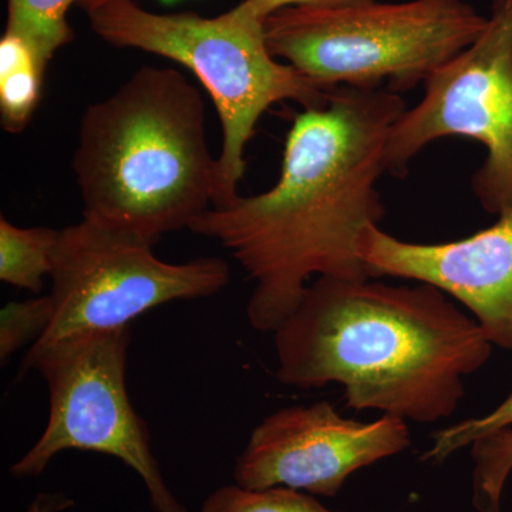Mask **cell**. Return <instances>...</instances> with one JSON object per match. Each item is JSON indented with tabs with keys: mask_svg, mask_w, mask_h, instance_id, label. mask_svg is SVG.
<instances>
[{
	"mask_svg": "<svg viewBox=\"0 0 512 512\" xmlns=\"http://www.w3.org/2000/svg\"><path fill=\"white\" fill-rule=\"evenodd\" d=\"M406 110L387 87H333L325 106L296 114L271 190L238 194L192 222L190 231L220 242L254 281L252 328L274 333L312 275L370 278L357 245L386 212L376 184L390 131Z\"/></svg>",
	"mask_w": 512,
	"mask_h": 512,
	"instance_id": "obj_1",
	"label": "cell"
},
{
	"mask_svg": "<svg viewBox=\"0 0 512 512\" xmlns=\"http://www.w3.org/2000/svg\"><path fill=\"white\" fill-rule=\"evenodd\" d=\"M320 276L274 330L276 379L343 387L346 407L430 424L453 416L464 379L493 345L476 319L434 285Z\"/></svg>",
	"mask_w": 512,
	"mask_h": 512,
	"instance_id": "obj_2",
	"label": "cell"
},
{
	"mask_svg": "<svg viewBox=\"0 0 512 512\" xmlns=\"http://www.w3.org/2000/svg\"><path fill=\"white\" fill-rule=\"evenodd\" d=\"M73 171L83 218L154 245L222 202L204 99L171 67H141L87 107Z\"/></svg>",
	"mask_w": 512,
	"mask_h": 512,
	"instance_id": "obj_3",
	"label": "cell"
},
{
	"mask_svg": "<svg viewBox=\"0 0 512 512\" xmlns=\"http://www.w3.org/2000/svg\"><path fill=\"white\" fill-rule=\"evenodd\" d=\"M86 12L93 32L104 42L173 60L191 70L210 93L222 130L220 205L238 195L247 171L245 150L265 111L288 100L303 109L328 103L332 89H323L272 55L266 19L248 0L215 18L163 15L134 0H110Z\"/></svg>",
	"mask_w": 512,
	"mask_h": 512,
	"instance_id": "obj_4",
	"label": "cell"
},
{
	"mask_svg": "<svg viewBox=\"0 0 512 512\" xmlns=\"http://www.w3.org/2000/svg\"><path fill=\"white\" fill-rule=\"evenodd\" d=\"M487 18L466 0L296 6L265 20L266 42L323 89L338 86L410 92L473 45Z\"/></svg>",
	"mask_w": 512,
	"mask_h": 512,
	"instance_id": "obj_5",
	"label": "cell"
},
{
	"mask_svg": "<svg viewBox=\"0 0 512 512\" xmlns=\"http://www.w3.org/2000/svg\"><path fill=\"white\" fill-rule=\"evenodd\" d=\"M130 328L83 333L42 350H28L19 377L39 372L49 390V419L39 440L10 468L16 478L45 473L57 454L93 451L136 471L156 512H187L170 490L151 448L146 421L126 386Z\"/></svg>",
	"mask_w": 512,
	"mask_h": 512,
	"instance_id": "obj_6",
	"label": "cell"
},
{
	"mask_svg": "<svg viewBox=\"0 0 512 512\" xmlns=\"http://www.w3.org/2000/svg\"><path fill=\"white\" fill-rule=\"evenodd\" d=\"M154 244L83 218L59 231L53 254L55 313L30 350H42L83 333L126 328L151 309L173 301L210 298L229 284L221 258L183 264L161 261Z\"/></svg>",
	"mask_w": 512,
	"mask_h": 512,
	"instance_id": "obj_7",
	"label": "cell"
},
{
	"mask_svg": "<svg viewBox=\"0 0 512 512\" xmlns=\"http://www.w3.org/2000/svg\"><path fill=\"white\" fill-rule=\"evenodd\" d=\"M424 97L406 110L387 140L386 173L406 177L414 157L444 137L480 141L487 158L471 178L490 214L512 207V0H494L473 45L424 82Z\"/></svg>",
	"mask_w": 512,
	"mask_h": 512,
	"instance_id": "obj_8",
	"label": "cell"
},
{
	"mask_svg": "<svg viewBox=\"0 0 512 512\" xmlns=\"http://www.w3.org/2000/svg\"><path fill=\"white\" fill-rule=\"evenodd\" d=\"M412 444L407 421L383 414L375 421L346 419L332 403L291 406L265 417L234 467L248 490L288 487L335 497L346 480Z\"/></svg>",
	"mask_w": 512,
	"mask_h": 512,
	"instance_id": "obj_9",
	"label": "cell"
},
{
	"mask_svg": "<svg viewBox=\"0 0 512 512\" xmlns=\"http://www.w3.org/2000/svg\"><path fill=\"white\" fill-rule=\"evenodd\" d=\"M357 252L370 278L436 286L473 313L491 345L512 350V207L491 227L441 244L402 241L372 224Z\"/></svg>",
	"mask_w": 512,
	"mask_h": 512,
	"instance_id": "obj_10",
	"label": "cell"
},
{
	"mask_svg": "<svg viewBox=\"0 0 512 512\" xmlns=\"http://www.w3.org/2000/svg\"><path fill=\"white\" fill-rule=\"evenodd\" d=\"M46 67L18 36L0 40V117L2 127L18 134L28 126L42 96Z\"/></svg>",
	"mask_w": 512,
	"mask_h": 512,
	"instance_id": "obj_11",
	"label": "cell"
},
{
	"mask_svg": "<svg viewBox=\"0 0 512 512\" xmlns=\"http://www.w3.org/2000/svg\"><path fill=\"white\" fill-rule=\"evenodd\" d=\"M59 231L16 227L0 218V279L5 284L39 293L52 272Z\"/></svg>",
	"mask_w": 512,
	"mask_h": 512,
	"instance_id": "obj_12",
	"label": "cell"
},
{
	"mask_svg": "<svg viewBox=\"0 0 512 512\" xmlns=\"http://www.w3.org/2000/svg\"><path fill=\"white\" fill-rule=\"evenodd\" d=\"M82 0H8L5 33L18 36L47 67L57 50L73 39L67 13Z\"/></svg>",
	"mask_w": 512,
	"mask_h": 512,
	"instance_id": "obj_13",
	"label": "cell"
},
{
	"mask_svg": "<svg viewBox=\"0 0 512 512\" xmlns=\"http://www.w3.org/2000/svg\"><path fill=\"white\" fill-rule=\"evenodd\" d=\"M473 498L477 512H503L505 484L512 473V424L471 444Z\"/></svg>",
	"mask_w": 512,
	"mask_h": 512,
	"instance_id": "obj_14",
	"label": "cell"
},
{
	"mask_svg": "<svg viewBox=\"0 0 512 512\" xmlns=\"http://www.w3.org/2000/svg\"><path fill=\"white\" fill-rule=\"evenodd\" d=\"M201 512H340L326 508L312 494L288 487L248 490L224 485L208 495Z\"/></svg>",
	"mask_w": 512,
	"mask_h": 512,
	"instance_id": "obj_15",
	"label": "cell"
},
{
	"mask_svg": "<svg viewBox=\"0 0 512 512\" xmlns=\"http://www.w3.org/2000/svg\"><path fill=\"white\" fill-rule=\"evenodd\" d=\"M55 313L52 296H37L25 302H10L0 312V362L26 345H35L49 328Z\"/></svg>",
	"mask_w": 512,
	"mask_h": 512,
	"instance_id": "obj_16",
	"label": "cell"
},
{
	"mask_svg": "<svg viewBox=\"0 0 512 512\" xmlns=\"http://www.w3.org/2000/svg\"><path fill=\"white\" fill-rule=\"evenodd\" d=\"M512 424V392L490 413L478 419H468L453 424L447 429L434 431L431 447L424 453V461L443 463L461 448L471 446L491 431Z\"/></svg>",
	"mask_w": 512,
	"mask_h": 512,
	"instance_id": "obj_17",
	"label": "cell"
},
{
	"mask_svg": "<svg viewBox=\"0 0 512 512\" xmlns=\"http://www.w3.org/2000/svg\"><path fill=\"white\" fill-rule=\"evenodd\" d=\"M264 18L272 13L296 6H309V8H342V6L360 5L372 0H248Z\"/></svg>",
	"mask_w": 512,
	"mask_h": 512,
	"instance_id": "obj_18",
	"label": "cell"
},
{
	"mask_svg": "<svg viewBox=\"0 0 512 512\" xmlns=\"http://www.w3.org/2000/svg\"><path fill=\"white\" fill-rule=\"evenodd\" d=\"M106 2H110V0H82L80 6H82L83 9L89 10L94 8V6H99L101 3Z\"/></svg>",
	"mask_w": 512,
	"mask_h": 512,
	"instance_id": "obj_19",
	"label": "cell"
}]
</instances>
